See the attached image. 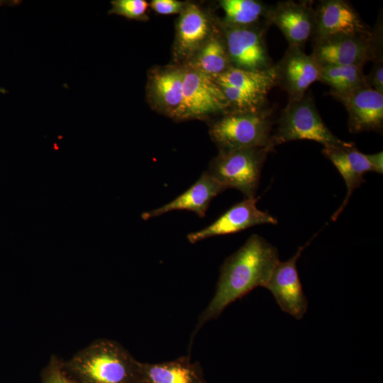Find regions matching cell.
I'll return each instance as SVG.
<instances>
[{
  "instance_id": "17",
  "label": "cell",
  "mask_w": 383,
  "mask_h": 383,
  "mask_svg": "<svg viewBox=\"0 0 383 383\" xmlns=\"http://www.w3.org/2000/svg\"><path fill=\"white\" fill-rule=\"evenodd\" d=\"M183 66H167L149 72L147 97L163 114L176 118L182 101Z\"/></svg>"
},
{
  "instance_id": "10",
  "label": "cell",
  "mask_w": 383,
  "mask_h": 383,
  "mask_svg": "<svg viewBox=\"0 0 383 383\" xmlns=\"http://www.w3.org/2000/svg\"><path fill=\"white\" fill-rule=\"evenodd\" d=\"M310 243L309 241L300 246L289 260L279 261L265 286L272 294L280 309L298 320L301 319L306 313L308 300L303 291L296 262Z\"/></svg>"
},
{
  "instance_id": "3",
  "label": "cell",
  "mask_w": 383,
  "mask_h": 383,
  "mask_svg": "<svg viewBox=\"0 0 383 383\" xmlns=\"http://www.w3.org/2000/svg\"><path fill=\"white\" fill-rule=\"evenodd\" d=\"M274 121L272 110L228 111L213 121L209 129L219 151L267 147L272 150Z\"/></svg>"
},
{
  "instance_id": "13",
  "label": "cell",
  "mask_w": 383,
  "mask_h": 383,
  "mask_svg": "<svg viewBox=\"0 0 383 383\" xmlns=\"http://www.w3.org/2000/svg\"><path fill=\"white\" fill-rule=\"evenodd\" d=\"M278 84L288 95V101L302 98L309 87L319 81L320 66L304 49L290 47L274 65Z\"/></svg>"
},
{
  "instance_id": "9",
  "label": "cell",
  "mask_w": 383,
  "mask_h": 383,
  "mask_svg": "<svg viewBox=\"0 0 383 383\" xmlns=\"http://www.w3.org/2000/svg\"><path fill=\"white\" fill-rule=\"evenodd\" d=\"M221 30L232 67L263 70L273 65L264 39L265 27L233 26L222 23Z\"/></svg>"
},
{
  "instance_id": "14",
  "label": "cell",
  "mask_w": 383,
  "mask_h": 383,
  "mask_svg": "<svg viewBox=\"0 0 383 383\" xmlns=\"http://www.w3.org/2000/svg\"><path fill=\"white\" fill-rule=\"evenodd\" d=\"M345 106L349 131L382 133L383 128V94L370 86L344 94H331Z\"/></svg>"
},
{
  "instance_id": "29",
  "label": "cell",
  "mask_w": 383,
  "mask_h": 383,
  "mask_svg": "<svg viewBox=\"0 0 383 383\" xmlns=\"http://www.w3.org/2000/svg\"><path fill=\"white\" fill-rule=\"evenodd\" d=\"M4 4V1H0V4Z\"/></svg>"
},
{
  "instance_id": "28",
  "label": "cell",
  "mask_w": 383,
  "mask_h": 383,
  "mask_svg": "<svg viewBox=\"0 0 383 383\" xmlns=\"http://www.w3.org/2000/svg\"><path fill=\"white\" fill-rule=\"evenodd\" d=\"M371 165L372 172L382 174L383 173V152L379 151L373 154H366Z\"/></svg>"
},
{
  "instance_id": "2",
  "label": "cell",
  "mask_w": 383,
  "mask_h": 383,
  "mask_svg": "<svg viewBox=\"0 0 383 383\" xmlns=\"http://www.w3.org/2000/svg\"><path fill=\"white\" fill-rule=\"evenodd\" d=\"M138 362L118 342L99 338L62 360V367L74 383H138Z\"/></svg>"
},
{
  "instance_id": "23",
  "label": "cell",
  "mask_w": 383,
  "mask_h": 383,
  "mask_svg": "<svg viewBox=\"0 0 383 383\" xmlns=\"http://www.w3.org/2000/svg\"><path fill=\"white\" fill-rule=\"evenodd\" d=\"M363 67L362 65L320 66L319 82L331 87L330 94L348 93L370 86L367 82Z\"/></svg>"
},
{
  "instance_id": "18",
  "label": "cell",
  "mask_w": 383,
  "mask_h": 383,
  "mask_svg": "<svg viewBox=\"0 0 383 383\" xmlns=\"http://www.w3.org/2000/svg\"><path fill=\"white\" fill-rule=\"evenodd\" d=\"M322 153L338 170L347 188L344 200L331 217L334 221L347 206L355 189L365 182V174L372 172V169L366 154L359 151L353 142L343 146L323 148Z\"/></svg>"
},
{
  "instance_id": "7",
  "label": "cell",
  "mask_w": 383,
  "mask_h": 383,
  "mask_svg": "<svg viewBox=\"0 0 383 383\" xmlns=\"http://www.w3.org/2000/svg\"><path fill=\"white\" fill-rule=\"evenodd\" d=\"M371 37L344 35L313 40L312 56L319 66L362 65L382 51V25Z\"/></svg>"
},
{
  "instance_id": "20",
  "label": "cell",
  "mask_w": 383,
  "mask_h": 383,
  "mask_svg": "<svg viewBox=\"0 0 383 383\" xmlns=\"http://www.w3.org/2000/svg\"><path fill=\"white\" fill-rule=\"evenodd\" d=\"M138 383H208L199 362L189 355L150 363L138 362Z\"/></svg>"
},
{
  "instance_id": "11",
  "label": "cell",
  "mask_w": 383,
  "mask_h": 383,
  "mask_svg": "<svg viewBox=\"0 0 383 383\" xmlns=\"http://www.w3.org/2000/svg\"><path fill=\"white\" fill-rule=\"evenodd\" d=\"M314 14L313 40L344 35L371 37L374 34L348 1H321L314 9Z\"/></svg>"
},
{
  "instance_id": "1",
  "label": "cell",
  "mask_w": 383,
  "mask_h": 383,
  "mask_svg": "<svg viewBox=\"0 0 383 383\" xmlns=\"http://www.w3.org/2000/svg\"><path fill=\"white\" fill-rule=\"evenodd\" d=\"M279 261L276 247L257 234L250 235L221 265L216 292L199 316L192 336L231 304L256 287H265Z\"/></svg>"
},
{
  "instance_id": "25",
  "label": "cell",
  "mask_w": 383,
  "mask_h": 383,
  "mask_svg": "<svg viewBox=\"0 0 383 383\" xmlns=\"http://www.w3.org/2000/svg\"><path fill=\"white\" fill-rule=\"evenodd\" d=\"M41 383H74L65 373L62 360L52 355L41 372Z\"/></svg>"
},
{
  "instance_id": "8",
  "label": "cell",
  "mask_w": 383,
  "mask_h": 383,
  "mask_svg": "<svg viewBox=\"0 0 383 383\" xmlns=\"http://www.w3.org/2000/svg\"><path fill=\"white\" fill-rule=\"evenodd\" d=\"M183 67L182 101L175 119L202 118L229 111L224 94L213 77L188 64Z\"/></svg>"
},
{
  "instance_id": "4",
  "label": "cell",
  "mask_w": 383,
  "mask_h": 383,
  "mask_svg": "<svg viewBox=\"0 0 383 383\" xmlns=\"http://www.w3.org/2000/svg\"><path fill=\"white\" fill-rule=\"evenodd\" d=\"M298 140L319 143L323 148L349 143L336 137L322 120L311 91L301 99L288 101L273 130L272 145L275 146Z\"/></svg>"
},
{
  "instance_id": "26",
  "label": "cell",
  "mask_w": 383,
  "mask_h": 383,
  "mask_svg": "<svg viewBox=\"0 0 383 383\" xmlns=\"http://www.w3.org/2000/svg\"><path fill=\"white\" fill-rule=\"evenodd\" d=\"M367 84L374 90L383 94V52H379L373 60L372 70L366 75Z\"/></svg>"
},
{
  "instance_id": "16",
  "label": "cell",
  "mask_w": 383,
  "mask_h": 383,
  "mask_svg": "<svg viewBox=\"0 0 383 383\" xmlns=\"http://www.w3.org/2000/svg\"><path fill=\"white\" fill-rule=\"evenodd\" d=\"M215 29L209 16L198 5L187 3L176 24L173 48L175 61L188 62Z\"/></svg>"
},
{
  "instance_id": "12",
  "label": "cell",
  "mask_w": 383,
  "mask_h": 383,
  "mask_svg": "<svg viewBox=\"0 0 383 383\" xmlns=\"http://www.w3.org/2000/svg\"><path fill=\"white\" fill-rule=\"evenodd\" d=\"M259 198H245L234 204L208 226L187 235L189 243L194 244L201 240L231 233L263 224L275 225L277 219L267 211L259 209Z\"/></svg>"
},
{
  "instance_id": "27",
  "label": "cell",
  "mask_w": 383,
  "mask_h": 383,
  "mask_svg": "<svg viewBox=\"0 0 383 383\" xmlns=\"http://www.w3.org/2000/svg\"><path fill=\"white\" fill-rule=\"evenodd\" d=\"M186 4V2L177 0H152L149 3L150 7L161 15L180 13Z\"/></svg>"
},
{
  "instance_id": "21",
  "label": "cell",
  "mask_w": 383,
  "mask_h": 383,
  "mask_svg": "<svg viewBox=\"0 0 383 383\" xmlns=\"http://www.w3.org/2000/svg\"><path fill=\"white\" fill-rule=\"evenodd\" d=\"M187 64L211 77L223 74L232 67L221 28L215 29Z\"/></svg>"
},
{
  "instance_id": "22",
  "label": "cell",
  "mask_w": 383,
  "mask_h": 383,
  "mask_svg": "<svg viewBox=\"0 0 383 383\" xmlns=\"http://www.w3.org/2000/svg\"><path fill=\"white\" fill-rule=\"evenodd\" d=\"M219 5L224 13L222 23L233 26L267 27L270 26L271 6L255 0H221Z\"/></svg>"
},
{
  "instance_id": "24",
  "label": "cell",
  "mask_w": 383,
  "mask_h": 383,
  "mask_svg": "<svg viewBox=\"0 0 383 383\" xmlns=\"http://www.w3.org/2000/svg\"><path fill=\"white\" fill-rule=\"evenodd\" d=\"M109 14H116L130 20L148 21L149 3L145 0H113Z\"/></svg>"
},
{
  "instance_id": "6",
  "label": "cell",
  "mask_w": 383,
  "mask_h": 383,
  "mask_svg": "<svg viewBox=\"0 0 383 383\" xmlns=\"http://www.w3.org/2000/svg\"><path fill=\"white\" fill-rule=\"evenodd\" d=\"M213 78L224 94L229 111H258L266 108L267 96L277 85L274 65L263 70L231 67Z\"/></svg>"
},
{
  "instance_id": "19",
  "label": "cell",
  "mask_w": 383,
  "mask_h": 383,
  "mask_svg": "<svg viewBox=\"0 0 383 383\" xmlns=\"http://www.w3.org/2000/svg\"><path fill=\"white\" fill-rule=\"evenodd\" d=\"M226 189L206 171L185 192L165 205L143 212L141 218L146 221L172 211H189L204 218L209 205L216 196Z\"/></svg>"
},
{
  "instance_id": "5",
  "label": "cell",
  "mask_w": 383,
  "mask_h": 383,
  "mask_svg": "<svg viewBox=\"0 0 383 383\" xmlns=\"http://www.w3.org/2000/svg\"><path fill=\"white\" fill-rule=\"evenodd\" d=\"M270 148H250L219 151L206 172L226 189H238L245 198H254L261 172Z\"/></svg>"
},
{
  "instance_id": "15",
  "label": "cell",
  "mask_w": 383,
  "mask_h": 383,
  "mask_svg": "<svg viewBox=\"0 0 383 383\" xmlns=\"http://www.w3.org/2000/svg\"><path fill=\"white\" fill-rule=\"evenodd\" d=\"M269 22L280 30L289 46L304 49L314 34V9L308 1H279L271 6Z\"/></svg>"
}]
</instances>
